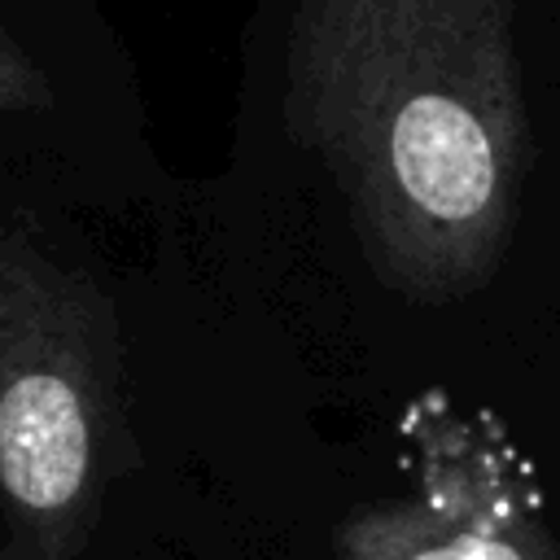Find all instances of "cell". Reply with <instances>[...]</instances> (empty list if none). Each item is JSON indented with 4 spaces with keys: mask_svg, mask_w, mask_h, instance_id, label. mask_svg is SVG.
<instances>
[{
    "mask_svg": "<svg viewBox=\"0 0 560 560\" xmlns=\"http://www.w3.org/2000/svg\"><path fill=\"white\" fill-rule=\"evenodd\" d=\"M280 118L389 293L438 306L494 280L529 175L512 0H298Z\"/></svg>",
    "mask_w": 560,
    "mask_h": 560,
    "instance_id": "cell-1",
    "label": "cell"
},
{
    "mask_svg": "<svg viewBox=\"0 0 560 560\" xmlns=\"http://www.w3.org/2000/svg\"><path fill=\"white\" fill-rule=\"evenodd\" d=\"M136 464L109 289L0 223V508L22 560H83Z\"/></svg>",
    "mask_w": 560,
    "mask_h": 560,
    "instance_id": "cell-2",
    "label": "cell"
},
{
    "mask_svg": "<svg viewBox=\"0 0 560 560\" xmlns=\"http://www.w3.org/2000/svg\"><path fill=\"white\" fill-rule=\"evenodd\" d=\"M411 481L332 529L337 560H560L538 486L486 416L424 398L407 416Z\"/></svg>",
    "mask_w": 560,
    "mask_h": 560,
    "instance_id": "cell-3",
    "label": "cell"
},
{
    "mask_svg": "<svg viewBox=\"0 0 560 560\" xmlns=\"http://www.w3.org/2000/svg\"><path fill=\"white\" fill-rule=\"evenodd\" d=\"M52 83L44 66L0 26V109H48Z\"/></svg>",
    "mask_w": 560,
    "mask_h": 560,
    "instance_id": "cell-4",
    "label": "cell"
},
{
    "mask_svg": "<svg viewBox=\"0 0 560 560\" xmlns=\"http://www.w3.org/2000/svg\"><path fill=\"white\" fill-rule=\"evenodd\" d=\"M0 560H22V556H18V551H13L9 542H4V547H0Z\"/></svg>",
    "mask_w": 560,
    "mask_h": 560,
    "instance_id": "cell-5",
    "label": "cell"
}]
</instances>
